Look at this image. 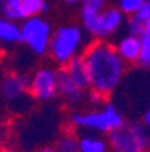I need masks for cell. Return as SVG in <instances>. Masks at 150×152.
Instances as JSON below:
<instances>
[{"label":"cell","mask_w":150,"mask_h":152,"mask_svg":"<svg viewBox=\"0 0 150 152\" xmlns=\"http://www.w3.org/2000/svg\"><path fill=\"white\" fill-rule=\"evenodd\" d=\"M90 75V88L104 95L111 94L125 74V60L105 42H93L83 54Z\"/></svg>","instance_id":"6da1fadb"},{"label":"cell","mask_w":150,"mask_h":152,"mask_svg":"<svg viewBox=\"0 0 150 152\" xmlns=\"http://www.w3.org/2000/svg\"><path fill=\"white\" fill-rule=\"evenodd\" d=\"M108 142L114 152H149L150 139L143 125L128 122L108 133Z\"/></svg>","instance_id":"7a4b0ae2"},{"label":"cell","mask_w":150,"mask_h":152,"mask_svg":"<svg viewBox=\"0 0 150 152\" xmlns=\"http://www.w3.org/2000/svg\"><path fill=\"white\" fill-rule=\"evenodd\" d=\"M83 42V32L77 26H63L59 27L50 41V56L51 59L65 66V65L77 56V51Z\"/></svg>","instance_id":"3957f363"},{"label":"cell","mask_w":150,"mask_h":152,"mask_svg":"<svg viewBox=\"0 0 150 152\" xmlns=\"http://www.w3.org/2000/svg\"><path fill=\"white\" fill-rule=\"evenodd\" d=\"M51 26L45 20L39 17L27 18L21 26L20 41L27 44L36 54L44 56L48 51L50 41H51Z\"/></svg>","instance_id":"277c9868"},{"label":"cell","mask_w":150,"mask_h":152,"mask_svg":"<svg viewBox=\"0 0 150 152\" xmlns=\"http://www.w3.org/2000/svg\"><path fill=\"white\" fill-rule=\"evenodd\" d=\"M30 94L41 101L51 99L57 94V71L50 66L39 68L32 78Z\"/></svg>","instance_id":"5b68a950"},{"label":"cell","mask_w":150,"mask_h":152,"mask_svg":"<svg viewBox=\"0 0 150 152\" xmlns=\"http://www.w3.org/2000/svg\"><path fill=\"white\" fill-rule=\"evenodd\" d=\"M123 23V12L117 8H110L105 9L99 14V20H98V33L96 36L99 38H105L111 35L113 32H116L119 29V26Z\"/></svg>","instance_id":"8992f818"},{"label":"cell","mask_w":150,"mask_h":152,"mask_svg":"<svg viewBox=\"0 0 150 152\" xmlns=\"http://www.w3.org/2000/svg\"><path fill=\"white\" fill-rule=\"evenodd\" d=\"M30 86L32 78L27 75H8L2 83V92L8 99L15 101L26 91H30Z\"/></svg>","instance_id":"52a82bcc"},{"label":"cell","mask_w":150,"mask_h":152,"mask_svg":"<svg viewBox=\"0 0 150 152\" xmlns=\"http://www.w3.org/2000/svg\"><path fill=\"white\" fill-rule=\"evenodd\" d=\"M57 92L69 102H78L83 96V89L74 83L65 66L57 71Z\"/></svg>","instance_id":"ba28073f"},{"label":"cell","mask_w":150,"mask_h":152,"mask_svg":"<svg viewBox=\"0 0 150 152\" xmlns=\"http://www.w3.org/2000/svg\"><path fill=\"white\" fill-rule=\"evenodd\" d=\"M75 126H83L87 129H93L98 133H108L110 128L107 126L104 116L101 112H87V113H74L71 118Z\"/></svg>","instance_id":"9c48e42d"},{"label":"cell","mask_w":150,"mask_h":152,"mask_svg":"<svg viewBox=\"0 0 150 152\" xmlns=\"http://www.w3.org/2000/svg\"><path fill=\"white\" fill-rule=\"evenodd\" d=\"M65 68L69 74V77L74 80V83L78 88L84 89L90 86V75H89V69H87V63H86L83 56H75L74 59H71Z\"/></svg>","instance_id":"30bf717a"},{"label":"cell","mask_w":150,"mask_h":152,"mask_svg":"<svg viewBox=\"0 0 150 152\" xmlns=\"http://www.w3.org/2000/svg\"><path fill=\"white\" fill-rule=\"evenodd\" d=\"M116 50L125 62H137L141 53V39L138 36L129 35L119 42Z\"/></svg>","instance_id":"8fae6325"},{"label":"cell","mask_w":150,"mask_h":152,"mask_svg":"<svg viewBox=\"0 0 150 152\" xmlns=\"http://www.w3.org/2000/svg\"><path fill=\"white\" fill-rule=\"evenodd\" d=\"M101 113L104 116V121H105L107 126L110 128V131H111V129H116V128H120L122 125L126 124L125 119H123V116H122V113L117 110V108L111 102H107L105 107L101 110Z\"/></svg>","instance_id":"7c38bea8"},{"label":"cell","mask_w":150,"mask_h":152,"mask_svg":"<svg viewBox=\"0 0 150 152\" xmlns=\"http://www.w3.org/2000/svg\"><path fill=\"white\" fill-rule=\"evenodd\" d=\"M108 145L96 136H81L80 137V152H107Z\"/></svg>","instance_id":"4fadbf2b"},{"label":"cell","mask_w":150,"mask_h":152,"mask_svg":"<svg viewBox=\"0 0 150 152\" xmlns=\"http://www.w3.org/2000/svg\"><path fill=\"white\" fill-rule=\"evenodd\" d=\"M21 27H18L14 21L3 20L0 17V41L5 42H17L20 41Z\"/></svg>","instance_id":"5bb4252c"},{"label":"cell","mask_w":150,"mask_h":152,"mask_svg":"<svg viewBox=\"0 0 150 152\" xmlns=\"http://www.w3.org/2000/svg\"><path fill=\"white\" fill-rule=\"evenodd\" d=\"M54 148L57 152H80V139L72 133H66L57 140Z\"/></svg>","instance_id":"9a60e30c"},{"label":"cell","mask_w":150,"mask_h":152,"mask_svg":"<svg viewBox=\"0 0 150 152\" xmlns=\"http://www.w3.org/2000/svg\"><path fill=\"white\" fill-rule=\"evenodd\" d=\"M99 14L101 12H96L90 8H86L83 6V11H81V18H83V24L86 27L89 33L95 35L98 33V20H99Z\"/></svg>","instance_id":"2e32d148"},{"label":"cell","mask_w":150,"mask_h":152,"mask_svg":"<svg viewBox=\"0 0 150 152\" xmlns=\"http://www.w3.org/2000/svg\"><path fill=\"white\" fill-rule=\"evenodd\" d=\"M21 3H23V0H5L3 5H2V11H3L5 17L11 21L23 18V14H21Z\"/></svg>","instance_id":"e0dca14e"},{"label":"cell","mask_w":150,"mask_h":152,"mask_svg":"<svg viewBox=\"0 0 150 152\" xmlns=\"http://www.w3.org/2000/svg\"><path fill=\"white\" fill-rule=\"evenodd\" d=\"M42 6H44V0H23V3H21L23 18L36 17L39 12H42Z\"/></svg>","instance_id":"ac0fdd59"},{"label":"cell","mask_w":150,"mask_h":152,"mask_svg":"<svg viewBox=\"0 0 150 152\" xmlns=\"http://www.w3.org/2000/svg\"><path fill=\"white\" fill-rule=\"evenodd\" d=\"M141 39V53L135 63H138L143 68H150V35L140 36Z\"/></svg>","instance_id":"d6986e66"},{"label":"cell","mask_w":150,"mask_h":152,"mask_svg":"<svg viewBox=\"0 0 150 152\" xmlns=\"http://www.w3.org/2000/svg\"><path fill=\"white\" fill-rule=\"evenodd\" d=\"M143 3L144 0H120L119 8L123 14H135Z\"/></svg>","instance_id":"ffe728a7"},{"label":"cell","mask_w":150,"mask_h":152,"mask_svg":"<svg viewBox=\"0 0 150 152\" xmlns=\"http://www.w3.org/2000/svg\"><path fill=\"white\" fill-rule=\"evenodd\" d=\"M137 20H140L141 23H147L150 20V0H144V3L141 5V8L134 14Z\"/></svg>","instance_id":"44dd1931"},{"label":"cell","mask_w":150,"mask_h":152,"mask_svg":"<svg viewBox=\"0 0 150 152\" xmlns=\"http://www.w3.org/2000/svg\"><path fill=\"white\" fill-rule=\"evenodd\" d=\"M128 29H129V33L134 36H143L144 33V23H141L140 20H137L135 17L129 20L128 23Z\"/></svg>","instance_id":"7402d4cb"},{"label":"cell","mask_w":150,"mask_h":152,"mask_svg":"<svg viewBox=\"0 0 150 152\" xmlns=\"http://www.w3.org/2000/svg\"><path fill=\"white\" fill-rule=\"evenodd\" d=\"M105 5V0H83V6L90 8L96 12H101V9Z\"/></svg>","instance_id":"603a6c76"},{"label":"cell","mask_w":150,"mask_h":152,"mask_svg":"<svg viewBox=\"0 0 150 152\" xmlns=\"http://www.w3.org/2000/svg\"><path fill=\"white\" fill-rule=\"evenodd\" d=\"M105 96L107 95H104V94H101V92H98V91H90V94H89V99L92 101V104H102L104 102V99H105Z\"/></svg>","instance_id":"cb8c5ba5"},{"label":"cell","mask_w":150,"mask_h":152,"mask_svg":"<svg viewBox=\"0 0 150 152\" xmlns=\"http://www.w3.org/2000/svg\"><path fill=\"white\" fill-rule=\"evenodd\" d=\"M38 152H57L54 146H44V148H41Z\"/></svg>","instance_id":"d4e9b609"},{"label":"cell","mask_w":150,"mask_h":152,"mask_svg":"<svg viewBox=\"0 0 150 152\" xmlns=\"http://www.w3.org/2000/svg\"><path fill=\"white\" fill-rule=\"evenodd\" d=\"M144 122L147 124V125H150V107L146 110V113H144Z\"/></svg>","instance_id":"484cf974"},{"label":"cell","mask_w":150,"mask_h":152,"mask_svg":"<svg viewBox=\"0 0 150 152\" xmlns=\"http://www.w3.org/2000/svg\"><path fill=\"white\" fill-rule=\"evenodd\" d=\"M143 35H150V20L144 23V33Z\"/></svg>","instance_id":"4316f807"},{"label":"cell","mask_w":150,"mask_h":152,"mask_svg":"<svg viewBox=\"0 0 150 152\" xmlns=\"http://www.w3.org/2000/svg\"><path fill=\"white\" fill-rule=\"evenodd\" d=\"M50 9V5L47 3V2H44V6H42V12H47Z\"/></svg>","instance_id":"83f0119b"},{"label":"cell","mask_w":150,"mask_h":152,"mask_svg":"<svg viewBox=\"0 0 150 152\" xmlns=\"http://www.w3.org/2000/svg\"><path fill=\"white\" fill-rule=\"evenodd\" d=\"M65 2H68V3H77L78 0H65Z\"/></svg>","instance_id":"f1b7e54d"}]
</instances>
